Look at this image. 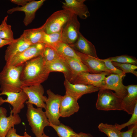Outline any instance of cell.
<instances>
[{
    "label": "cell",
    "instance_id": "1",
    "mask_svg": "<svg viewBox=\"0 0 137 137\" xmlns=\"http://www.w3.org/2000/svg\"><path fill=\"white\" fill-rule=\"evenodd\" d=\"M49 73L41 55L31 59L23 65L20 76L22 87L41 84Z\"/></svg>",
    "mask_w": 137,
    "mask_h": 137
},
{
    "label": "cell",
    "instance_id": "2",
    "mask_svg": "<svg viewBox=\"0 0 137 137\" xmlns=\"http://www.w3.org/2000/svg\"><path fill=\"white\" fill-rule=\"evenodd\" d=\"M23 65L14 66L6 64L0 72V90L1 92L17 93L22 90L20 76Z\"/></svg>",
    "mask_w": 137,
    "mask_h": 137
},
{
    "label": "cell",
    "instance_id": "3",
    "mask_svg": "<svg viewBox=\"0 0 137 137\" xmlns=\"http://www.w3.org/2000/svg\"><path fill=\"white\" fill-rule=\"evenodd\" d=\"M27 104L26 115L29 124L36 137H40L44 133L45 128L49 126L50 123L42 108H35L30 103Z\"/></svg>",
    "mask_w": 137,
    "mask_h": 137
},
{
    "label": "cell",
    "instance_id": "4",
    "mask_svg": "<svg viewBox=\"0 0 137 137\" xmlns=\"http://www.w3.org/2000/svg\"><path fill=\"white\" fill-rule=\"evenodd\" d=\"M73 13L70 11L62 9L53 13L42 25L47 34L59 32L64 27Z\"/></svg>",
    "mask_w": 137,
    "mask_h": 137
},
{
    "label": "cell",
    "instance_id": "5",
    "mask_svg": "<svg viewBox=\"0 0 137 137\" xmlns=\"http://www.w3.org/2000/svg\"><path fill=\"white\" fill-rule=\"evenodd\" d=\"M99 91L96 104L97 109L105 111L122 110V98L111 90L99 89Z\"/></svg>",
    "mask_w": 137,
    "mask_h": 137
},
{
    "label": "cell",
    "instance_id": "6",
    "mask_svg": "<svg viewBox=\"0 0 137 137\" xmlns=\"http://www.w3.org/2000/svg\"><path fill=\"white\" fill-rule=\"evenodd\" d=\"M46 92L48 97L45 102L46 115L50 123L58 125L61 123L59 109L62 96L55 94L50 89L47 90Z\"/></svg>",
    "mask_w": 137,
    "mask_h": 137
},
{
    "label": "cell",
    "instance_id": "7",
    "mask_svg": "<svg viewBox=\"0 0 137 137\" xmlns=\"http://www.w3.org/2000/svg\"><path fill=\"white\" fill-rule=\"evenodd\" d=\"M27 94L22 90L17 93L2 92L0 93V105L4 103H8L13 107L11 110L13 114L20 113L24 107V103L28 100Z\"/></svg>",
    "mask_w": 137,
    "mask_h": 137
},
{
    "label": "cell",
    "instance_id": "8",
    "mask_svg": "<svg viewBox=\"0 0 137 137\" xmlns=\"http://www.w3.org/2000/svg\"><path fill=\"white\" fill-rule=\"evenodd\" d=\"M45 46V44L43 43L31 45L6 62V64L14 66L22 65L26 62L40 55Z\"/></svg>",
    "mask_w": 137,
    "mask_h": 137
},
{
    "label": "cell",
    "instance_id": "9",
    "mask_svg": "<svg viewBox=\"0 0 137 137\" xmlns=\"http://www.w3.org/2000/svg\"><path fill=\"white\" fill-rule=\"evenodd\" d=\"M110 74L105 72L98 74L82 72L73 78L70 82L74 84L92 85L101 89L105 84V77Z\"/></svg>",
    "mask_w": 137,
    "mask_h": 137
},
{
    "label": "cell",
    "instance_id": "10",
    "mask_svg": "<svg viewBox=\"0 0 137 137\" xmlns=\"http://www.w3.org/2000/svg\"><path fill=\"white\" fill-rule=\"evenodd\" d=\"M77 17L73 14L66 24L62 32V41L69 45L73 44L76 41L80 32V24Z\"/></svg>",
    "mask_w": 137,
    "mask_h": 137
},
{
    "label": "cell",
    "instance_id": "11",
    "mask_svg": "<svg viewBox=\"0 0 137 137\" xmlns=\"http://www.w3.org/2000/svg\"><path fill=\"white\" fill-rule=\"evenodd\" d=\"M22 90L27 95L28 99L26 103L36 105L37 108L45 109L46 100L47 97L44 96V90L41 84L23 87Z\"/></svg>",
    "mask_w": 137,
    "mask_h": 137
},
{
    "label": "cell",
    "instance_id": "12",
    "mask_svg": "<svg viewBox=\"0 0 137 137\" xmlns=\"http://www.w3.org/2000/svg\"><path fill=\"white\" fill-rule=\"evenodd\" d=\"M45 1V0L39 1L31 0L23 6H18L8 10L7 13L11 14L17 11L24 12L25 16L23 22L25 26H27L33 20L37 11L42 6Z\"/></svg>",
    "mask_w": 137,
    "mask_h": 137
},
{
    "label": "cell",
    "instance_id": "13",
    "mask_svg": "<svg viewBox=\"0 0 137 137\" xmlns=\"http://www.w3.org/2000/svg\"><path fill=\"white\" fill-rule=\"evenodd\" d=\"M122 78L118 75L110 74L105 77V84L100 89L113 90L117 96L123 99L127 95L128 92L126 86L123 84Z\"/></svg>",
    "mask_w": 137,
    "mask_h": 137
},
{
    "label": "cell",
    "instance_id": "14",
    "mask_svg": "<svg viewBox=\"0 0 137 137\" xmlns=\"http://www.w3.org/2000/svg\"><path fill=\"white\" fill-rule=\"evenodd\" d=\"M6 108L0 107V137H5L9 130L15 125L20 124L21 118L18 114L13 115L11 110L10 115L7 117Z\"/></svg>",
    "mask_w": 137,
    "mask_h": 137
},
{
    "label": "cell",
    "instance_id": "15",
    "mask_svg": "<svg viewBox=\"0 0 137 137\" xmlns=\"http://www.w3.org/2000/svg\"><path fill=\"white\" fill-rule=\"evenodd\" d=\"M65 93L68 94L78 100L84 95L98 91L99 88L92 85L81 84H74L65 79L64 83Z\"/></svg>",
    "mask_w": 137,
    "mask_h": 137
},
{
    "label": "cell",
    "instance_id": "16",
    "mask_svg": "<svg viewBox=\"0 0 137 137\" xmlns=\"http://www.w3.org/2000/svg\"><path fill=\"white\" fill-rule=\"evenodd\" d=\"M85 0H65L62 2L63 9L70 11L82 19H85L90 15L88 9L84 3Z\"/></svg>",
    "mask_w": 137,
    "mask_h": 137
},
{
    "label": "cell",
    "instance_id": "17",
    "mask_svg": "<svg viewBox=\"0 0 137 137\" xmlns=\"http://www.w3.org/2000/svg\"><path fill=\"white\" fill-rule=\"evenodd\" d=\"M75 50L81 61L87 67L90 73L98 74L105 72L111 74L99 58H95Z\"/></svg>",
    "mask_w": 137,
    "mask_h": 137
},
{
    "label": "cell",
    "instance_id": "18",
    "mask_svg": "<svg viewBox=\"0 0 137 137\" xmlns=\"http://www.w3.org/2000/svg\"><path fill=\"white\" fill-rule=\"evenodd\" d=\"M78 100L65 93L61 101L59 112L60 117H69L79 111L80 107Z\"/></svg>",
    "mask_w": 137,
    "mask_h": 137
},
{
    "label": "cell",
    "instance_id": "19",
    "mask_svg": "<svg viewBox=\"0 0 137 137\" xmlns=\"http://www.w3.org/2000/svg\"><path fill=\"white\" fill-rule=\"evenodd\" d=\"M32 44L22 34L9 45L5 51L4 58L6 62L29 47Z\"/></svg>",
    "mask_w": 137,
    "mask_h": 137
},
{
    "label": "cell",
    "instance_id": "20",
    "mask_svg": "<svg viewBox=\"0 0 137 137\" xmlns=\"http://www.w3.org/2000/svg\"><path fill=\"white\" fill-rule=\"evenodd\" d=\"M74 50L83 54L99 58L94 45L80 32L76 41L69 45Z\"/></svg>",
    "mask_w": 137,
    "mask_h": 137
},
{
    "label": "cell",
    "instance_id": "21",
    "mask_svg": "<svg viewBox=\"0 0 137 137\" xmlns=\"http://www.w3.org/2000/svg\"><path fill=\"white\" fill-rule=\"evenodd\" d=\"M127 95L122 99V110L129 114H132L137 104V85L131 84L126 86Z\"/></svg>",
    "mask_w": 137,
    "mask_h": 137
},
{
    "label": "cell",
    "instance_id": "22",
    "mask_svg": "<svg viewBox=\"0 0 137 137\" xmlns=\"http://www.w3.org/2000/svg\"><path fill=\"white\" fill-rule=\"evenodd\" d=\"M44 63L50 73L53 72H61L63 74L65 79L69 82L72 79V73L64 58L60 57L52 61Z\"/></svg>",
    "mask_w": 137,
    "mask_h": 137
},
{
    "label": "cell",
    "instance_id": "23",
    "mask_svg": "<svg viewBox=\"0 0 137 137\" xmlns=\"http://www.w3.org/2000/svg\"><path fill=\"white\" fill-rule=\"evenodd\" d=\"M44 32L42 26L37 28L24 30L22 34L25 39L32 45L42 43Z\"/></svg>",
    "mask_w": 137,
    "mask_h": 137
},
{
    "label": "cell",
    "instance_id": "24",
    "mask_svg": "<svg viewBox=\"0 0 137 137\" xmlns=\"http://www.w3.org/2000/svg\"><path fill=\"white\" fill-rule=\"evenodd\" d=\"M52 48L60 57L64 59H75L80 60L75 50L68 44L63 42L58 43Z\"/></svg>",
    "mask_w": 137,
    "mask_h": 137
},
{
    "label": "cell",
    "instance_id": "25",
    "mask_svg": "<svg viewBox=\"0 0 137 137\" xmlns=\"http://www.w3.org/2000/svg\"><path fill=\"white\" fill-rule=\"evenodd\" d=\"M64 59L72 73V79L81 72H89L87 67L81 60L75 59Z\"/></svg>",
    "mask_w": 137,
    "mask_h": 137
},
{
    "label": "cell",
    "instance_id": "26",
    "mask_svg": "<svg viewBox=\"0 0 137 137\" xmlns=\"http://www.w3.org/2000/svg\"><path fill=\"white\" fill-rule=\"evenodd\" d=\"M49 126L55 130L59 137H75L77 134L71 127L61 123L57 125L50 123Z\"/></svg>",
    "mask_w": 137,
    "mask_h": 137
},
{
    "label": "cell",
    "instance_id": "27",
    "mask_svg": "<svg viewBox=\"0 0 137 137\" xmlns=\"http://www.w3.org/2000/svg\"><path fill=\"white\" fill-rule=\"evenodd\" d=\"M62 30L50 34H47L45 32L43 37L42 43L53 47L58 43L62 42Z\"/></svg>",
    "mask_w": 137,
    "mask_h": 137
},
{
    "label": "cell",
    "instance_id": "28",
    "mask_svg": "<svg viewBox=\"0 0 137 137\" xmlns=\"http://www.w3.org/2000/svg\"><path fill=\"white\" fill-rule=\"evenodd\" d=\"M99 130L106 134L108 137H122L121 131L115 125L101 123L98 126Z\"/></svg>",
    "mask_w": 137,
    "mask_h": 137
},
{
    "label": "cell",
    "instance_id": "29",
    "mask_svg": "<svg viewBox=\"0 0 137 137\" xmlns=\"http://www.w3.org/2000/svg\"><path fill=\"white\" fill-rule=\"evenodd\" d=\"M40 55L44 63L52 61L60 57L54 48L45 44Z\"/></svg>",
    "mask_w": 137,
    "mask_h": 137
},
{
    "label": "cell",
    "instance_id": "30",
    "mask_svg": "<svg viewBox=\"0 0 137 137\" xmlns=\"http://www.w3.org/2000/svg\"><path fill=\"white\" fill-rule=\"evenodd\" d=\"M109 58L113 62L121 63H130L135 65H137V59L135 57L127 55L111 57Z\"/></svg>",
    "mask_w": 137,
    "mask_h": 137
},
{
    "label": "cell",
    "instance_id": "31",
    "mask_svg": "<svg viewBox=\"0 0 137 137\" xmlns=\"http://www.w3.org/2000/svg\"><path fill=\"white\" fill-rule=\"evenodd\" d=\"M113 65L117 68L122 70L125 74L127 73H132L137 76L136 65L128 63H121L112 61Z\"/></svg>",
    "mask_w": 137,
    "mask_h": 137
},
{
    "label": "cell",
    "instance_id": "32",
    "mask_svg": "<svg viewBox=\"0 0 137 137\" xmlns=\"http://www.w3.org/2000/svg\"><path fill=\"white\" fill-rule=\"evenodd\" d=\"M100 60L103 62L106 67L111 74L118 75L122 78L125 76L126 74L122 70L115 67L112 63V61L109 58L104 59H100Z\"/></svg>",
    "mask_w": 137,
    "mask_h": 137
},
{
    "label": "cell",
    "instance_id": "33",
    "mask_svg": "<svg viewBox=\"0 0 137 137\" xmlns=\"http://www.w3.org/2000/svg\"><path fill=\"white\" fill-rule=\"evenodd\" d=\"M132 116L127 122L121 124L116 123L114 125L118 130L121 131L125 127L130 126L137 124V104L136 105Z\"/></svg>",
    "mask_w": 137,
    "mask_h": 137
},
{
    "label": "cell",
    "instance_id": "34",
    "mask_svg": "<svg viewBox=\"0 0 137 137\" xmlns=\"http://www.w3.org/2000/svg\"><path fill=\"white\" fill-rule=\"evenodd\" d=\"M0 38L9 40L14 39L11 26L7 24V23L0 31Z\"/></svg>",
    "mask_w": 137,
    "mask_h": 137
},
{
    "label": "cell",
    "instance_id": "35",
    "mask_svg": "<svg viewBox=\"0 0 137 137\" xmlns=\"http://www.w3.org/2000/svg\"><path fill=\"white\" fill-rule=\"evenodd\" d=\"M137 127V124L132 125L127 131L121 132L122 137H132V133L134 129Z\"/></svg>",
    "mask_w": 137,
    "mask_h": 137
},
{
    "label": "cell",
    "instance_id": "36",
    "mask_svg": "<svg viewBox=\"0 0 137 137\" xmlns=\"http://www.w3.org/2000/svg\"><path fill=\"white\" fill-rule=\"evenodd\" d=\"M16 133V130L14 127L11 128L7 133L5 137H22Z\"/></svg>",
    "mask_w": 137,
    "mask_h": 137
},
{
    "label": "cell",
    "instance_id": "37",
    "mask_svg": "<svg viewBox=\"0 0 137 137\" xmlns=\"http://www.w3.org/2000/svg\"><path fill=\"white\" fill-rule=\"evenodd\" d=\"M31 0H11V2L18 5L23 6L26 5Z\"/></svg>",
    "mask_w": 137,
    "mask_h": 137
},
{
    "label": "cell",
    "instance_id": "38",
    "mask_svg": "<svg viewBox=\"0 0 137 137\" xmlns=\"http://www.w3.org/2000/svg\"><path fill=\"white\" fill-rule=\"evenodd\" d=\"M2 39L0 38V48L6 45H9L14 40Z\"/></svg>",
    "mask_w": 137,
    "mask_h": 137
},
{
    "label": "cell",
    "instance_id": "39",
    "mask_svg": "<svg viewBox=\"0 0 137 137\" xmlns=\"http://www.w3.org/2000/svg\"><path fill=\"white\" fill-rule=\"evenodd\" d=\"M75 137H94L89 133H87L81 132L77 133Z\"/></svg>",
    "mask_w": 137,
    "mask_h": 137
},
{
    "label": "cell",
    "instance_id": "40",
    "mask_svg": "<svg viewBox=\"0 0 137 137\" xmlns=\"http://www.w3.org/2000/svg\"><path fill=\"white\" fill-rule=\"evenodd\" d=\"M8 16L5 17L4 20L2 21L1 24L0 25V31L4 26L5 24L7 23Z\"/></svg>",
    "mask_w": 137,
    "mask_h": 137
},
{
    "label": "cell",
    "instance_id": "41",
    "mask_svg": "<svg viewBox=\"0 0 137 137\" xmlns=\"http://www.w3.org/2000/svg\"><path fill=\"white\" fill-rule=\"evenodd\" d=\"M132 137H137V127L135 128L133 130Z\"/></svg>",
    "mask_w": 137,
    "mask_h": 137
},
{
    "label": "cell",
    "instance_id": "42",
    "mask_svg": "<svg viewBox=\"0 0 137 137\" xmlns=\"http://www.w3.org/2000/svg\"><path fill=\"white\" fill-rule=\"evenodd\" d=\"M22 137H32L30 135H29L26 132L24 133V135Z\"/></svg>",
    "mask_w": 137,
    "mask_h": 137
},
{
    "label": "cell",
    "instance_id": "43",
    "mask_svg": "<svg viewBox=\"0 0 137 137\" xmlns=\"http://www.w3.org/2000/svg\"><path fill=\"white\" fill-rule=\"evenodd\" d=\"M40 137H50L45 134L44 133Z\"/></svg>",
    "mask_w": 137,
    "mask_h": 137
},
{
    "label": "cell",
    "instance_id": "44",
    "mask_svg": "<svg viewBox=\"0 0 137 137\" xmlns=\"http://www.w3.org/2000/svg\"></svg>",
    "mask_w": 137,
    "mask_h": 137
}]
</instances>
